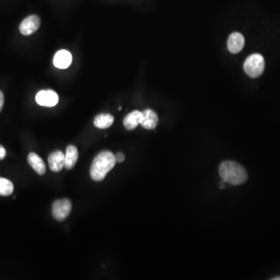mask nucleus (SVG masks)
<instances>
[{"label":"nucleus","mask_w":280,"mask_h":280,"mask_svg":"<svg viewBox=\"0 0 280 280\" xmlns=\"http://www.w3.org/2000/svg\"><path fill=\"white\" fill-rule=\"evenodd\" d=\"M142 118V112L140 111H134L131 112L124 119L123 124L127 130H133L140 124Z\"/></svg>","instance_id":"nucleus-13"},{"label":"nucleus","mask_w":280,"mask_h":280,"mask_svg":"<svg viewBox=\"0 0 280 280\" xmlns=\"http://www.w3.org/2000/svg\"><path fill=\"white\" fill-rule=\"evenodd\" d=\"M244 69L246 74L252 78L260 77L265 69V60L261 55L252 54L244 61Z\"/></svg>","instance_id":"nucleus-3"},{"label":"nucleus","mask_w":280,"mask_h":280,"mask_svg":"<svg viewBox=\"0 0 280 280\" xmlns=\"http://www.w3.org/2000/svg\"><path fill=\"white\" fill-rule=\"evenodd\" d=\"M14 189V184L10 180L0 177V196H10Z\"/></svg>","instance_id":"nucleus-15"},{"label":"nucleus","mask_w":280,"mask_h":280,"mask_svg":"<svg viewBox=\"0 0 280 280\" xmlns=\"http://www.w3.org/2000/svg\"><path fill=\"white\" fill-rule=\"evenodd\" d=\"M219 173L223 182L232 185H240L248 180V172L240 163L232 160H226L221 163Z\"/></svg>","instance_id":"nucleus-1"},{"label":"nucleus","mask_w":280,"mask_h":280,"mask_svg":"<svg viewBox=\"0 0 280 280\" xmlns=\"http://www.w3.org/2000/svg\"><path fill=\"white\" fill-rule=\"evenodd\" d=\"M115 157L116 163H122L125 160V157L122 153H118L116 155H115Z\"/></svg>","instance_id":"nucleus-16"},{"label":"nucleus","mask_w":280,"mask_h":280,"mask_svg":"<svg viewBox=\"0 0 280 280\" xmlns=\"http://www.w3.org/2000/svg\"><path fill=\"white\" fill-rule=\"evenodd\" d=\"M4 101H5V98H4L3 94H2V91L0 90V112H1L2 108H3Z\"/></svg>","instance_id":"nucleus-18"},{"label":"nucleus","mask_w":280,"mask_h":280,"mask_svg":"<svg viewBox=\"0 0 280 280\" xmlns=\"http://www.w3.org/2000/svg\"><path fill=\"white\" fill-rule=\"evenodd\" d=\"M72 202L68 199L56 200L52 205V216L58 221L65 220L71 213Z\"/></svg>","instance_id":"nucleus-4"},{"label":"nucleus","mask_w":280,"mask_h":280,"mask_svg":"<svg viewBox=\"0 0 280 280\" xmlns=\"http://www.w3.org/2000/svg\"><path fill=\"white\" fill-rule=\"evenodd\" d=\"M78 158H79V153H78L77 148L73 145L68 146L65 154V168L67 170H71L75 167Z\"/></svg>","instance_id":"nucleus-12"},{"label":"nucleus","mask_w":280,"mask_h":280,"mask_svg":"<svg viewBox=\"0 0 280 280\" xmlns=\"http://www.w3.org/2000/svg\"><path fill=\"white\" fill-rule=\"evenodd\" d=\"M27 161L34 171L39 175H44L46 172V166L43 160L35 153H30L27 157Z\"/></svg>","instance_id":"nucleus-11"},{"label":"nucleus","mask_w":280,"mask_h":280,"mask_svg":"<svg viewBox=\"0 0 280 280\" xmlns=\"http://www.w3.org/2000/svg\"><path fill=\"white\" fill-rule=\"evenodd\" d=\"M116 160L112 152L104 150L98 154L94 158L92 165L90 167V177L94 181H100L104 180L114 167Z\"/></svg>","instance_id":"nucleus-2"},{"label":"nucleus","mask_w":280,"mask_h":280,"mask_svg":"<svg viewBox=\"0 0 280 280\" xmlns=\"http://www.w3.org/2000/svg\"><path fill=\"white\" fill-rule=\"evenodd\" d=\"M273 280H280V277H275V278L272 279Z\"/></svg>","instance_id":"nucleus-19"},{"label":"nucleus","mask_w":280,"mask_h":280,"mask_svg":"<svg viewBox=\"0 0 280 280\" xmlns=\"http://www.w3.org/2000/svg\"><path fill=\"white\" fill-rule=\"evenodd\" d=\"M6 150H5V148L0 145V160H3L5 157H6Z\"/></svg>","instance_id":"nucleus-17"},{"label":"nucleus","mask_w":280,"mask_h":280,"mask_svg":"<svg viewBox=\"0 0 280 280\" xmlns=\"http://www.w3.org/2000/svg\"><path fill=\"white\" fill-rule=\"evenodd\" d=\"M40 19L37 15H31L23 20L20 25V31L24 36L32 35L39 30Z\"/></svg>","instance_id":"nucleus-5"},{"label":"nucleus","mask_w":280,"mask_h":280,"mask_svg":"<svg viewBox=\"0 0 280 280\" xmlns=\"http://www.w3.org/2000/svg\"><path fill=\"white\" fill-rule=\"evenodd\" d=\"M36 101L44 107H54L59 102V96L52 90H40L36 95Z\"/></svg>","instance_id":"nucleus-6"},{"label":"nucleus","mask_w":280,"mask_h":280,"mask_svg":"<svg viewBox=\"0 0 280 280\" xmlns=\"http://www.w3.org/2000/svg\"><path fill=\"white\" fill-rule=\"evenodd\" d=\"M119 111H121V107H119Z\"/></svg>","instance_id":"nucleus-20"},{"label":"nucleus","mask_w":280,"mask_h":280,"mask_svg":"<svg viewBox=\"0 0 280 280\" xmlns=\"http://www.w3.org/2000/svg\"><path fill=\"white\" fill-rule=\"evenodd\" d=\"M113 115L110 114H100L97 115L94 120V124L98 129H105L112 126L113 124Z\"/></svg>","instance_id":"nucleus-14"},{"label":"nucleus","mask_w":280,"mask_h":280,"mask_svg":"<svg viewBox=\"0 0 280 280\" xmlns=\"http://www.w3.org/2000/svg\"><path fill=\"white\" fill-rule=\"evenodd\" d=\"M244 38L239 32H234L230 35L227 41V48L229 52L233 54L239 53L243 49L244 46Z\"/></svg>","instance_id":"nucleus-7"},{"label":"nucleus","mask_w":280,"mask_h":280,"mask_svg":"<svg viewBox=\"0 0 280 280\" xmlns=\"http://www.w3.org/2000/svg\"><path fill=\"white\" fill-rule=\"evenodd\" d=\"M49 168L53 172H60L65 167V154L60 150L53 152L48 158Z\"/></svg>","instance_id":"nucleus-8"},{"label":"nucleus","mask_w":280,"mask_h":280,"mask_svg":"<svg viewBox=\"0 0 280 280\" xmlns=\"http://www.w3.org/2000/svg\"><path fill=\"white\" fill-rule=\"evenodd\" d=\"M159 119L158 115L153 110L146 109L142 112L140 125L146 129H154L158 125Z\"/></svg>","instance_id":"nucleus-9"},{"label":"nucleus","mask_w":280,"mask_h":280,"mask_svg":"<svg viewBox=\"0 0 280 280\" xmlns=\"http://www.w3.org/2000/svg\"><path fill=\"white\" fill-rule=\"evenodd\" d=\"M73 57L70 52L66 50H60L54 57V65L59 69H66L71 65Z\"/></svg>","instance_id":"nucleus-10"}]
</instances>
